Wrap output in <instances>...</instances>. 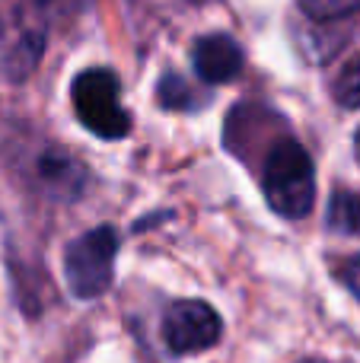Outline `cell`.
Listing matches in <instances>:
<instances>
[{"mask_svg": "<svg viewBox=\"0 0 360 363\" xmlns=\"http://www.w3.org/2000/svg\"><path fill=\"white\" fill-rule=\"evenodd\" d=\"M261 191L274 213L287 220H303L316 201V169L297 140L284 138L271 147L261 169Z\"/></svg>", "mask_w": 360, "mask_h": 363, "instance_id": "obj_1", "label": "cell"}, {"mask_svg": "<svg viewBox=\"0 0 360 363\" xmlns=\"http://www.w3.org/2000/svg\"><path fill=\"white\" fill-rule=\"evenodd\" d=\"M118 255V230L115 226H93L83 236L70 239L64 249V277L74 296L96 300L108 290Z\"/></svg>", "mask_w": 360, "mask_h": 363, "instance_id": "obj_2", "label": "cell"}, {"mask_svg": "<svg viewBox=\"0 0 360 363\" xmlns=\"http://www.w3.org/2000/svg\"><path fill=\"white\" fill-rule=\"evenodd\" d=\"M74 108L77 118L106 140H121L131 131V118L118 102V80L112 70L93 67L74 80Z\"/></svg>", "mask_w": 360, "mask_h": 363, "instance_id": "obj_3", "label": "cell"}, {"mask_svg": "<svg viewBox=\"0 0 360 363\" xmlns=\"http://www.w3.org/2000/svg\"><path fill=\"white\" fill-rule=\"evenodd\" d=\"M223 322L214 306L201 300H179L163 315V341L172 354H198L220 341Z\"/></svg>", "mask_w": 360, "mask_h": 363, "instance_id": "obj_4", "label": "cell"}, {"mask_svg": "<svg viewBox=\"0 0 360 363\" xmlns=\"http://www.w3.org/2000/svg\"><path fill=\"white\" fill-rule=\"evenodd\" d=\"M195 74L204 83H230L242 74L246 55L230 35H204L195 45Z\"/></svg>", "mask_w": 360, "mask_h": 363, "instance_id": "obj_5", "label": "cell"}, {"mask_svg": "<svg viewBox=\"0 0 360 363\" xmlns=\"http://www.w3.org/2000/svg\"><path fill=\"white\" fill-rule=\"evenodd\" d=\"M329 226L360 236V191H335L329 201Z\"/></svg>", "mask_w": 360, "mask_h": 363, "instance_id": "obj_6", "label": "cell"}, {"mask_svg": "<svg viewBox=\"0 0 360 363\" xmlns=\"http://www.w3.org/2000/svg\"><path fill=\"white\" fill-rule=\"evenodd\" d=\"M338 106L344 108H360V55H354L342 70H338L335 83H332Z\"/></svg>", "mask_w": 360, "mask_h": 363, "instance_id": "obj_7", "label": "cell"}, {"mask_svg": "<svg viewBox=\"0 0 360 363\" xmlns=\"http://www.w3.org/2000/svg\"><path fill=\"white\" fill-rule=\"evenodd\" d=\"M159 102H163L166 108H189L191 106V93L189 86H185L179 77H163V83H159Z\"/></svg>", "mask_w": 360, "mask_h": 363, "instance_id": "obj_8", "label": "cell"}, {"mask_svg": "<svg viewBox=\"0 0 360 363\" xmlns=\"http://www.w3.org/2000/svg\"><path fill=\"white\" fill-rule=\"evenodd\" d=\"M360 0H300V6H303L310 16L316 19H332V16H344V13H351Z\"/></svg>", "mask_w": 360, "mask_h": 363, "instance_id": "obj_9", "label": "cell"}, {"mask_svg": "<svg viewBox=\"0 0 360 363\" xmlns=\"http://www.w3.org/2000/svg\"><path fill=\"white\" fill-rule=\"evenodd\" d=\"M342 281L348 284L351 290H354V296L360 300V255H354V258H348V262H344V268H342Z\"/></svg>", "mask_w": 360, "mask_h": 363, "instance_id": "obj_10", "label": "cell"}, {"mask_svg": "<svg viewBox=\"0 0 360 363\" xmlns=\"http://www.w3.org/2000/svg\"><path fill=\"white\" fill-rule=\"evenodd\" d=\"M357 157H360V131H357Z\"/></svg>", "mask_w": 360, "mask_h": 363, "instance_id": "obj_11", "label": "cell"}, {"mask_svg": "<svg viewBox=\"0 0 360 363\" xmlns=\"http://www.w3.org/2000/svg\"><path fill=\"white\" fill-rule=\"evenodd\" d=\"M303 363H325V360H303Z\"/></svg>", "mask_w": 360, "mask_h": 363, "instance_id": "obj_12", "label": "cell"}]
</instances>
